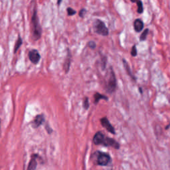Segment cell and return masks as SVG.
<instances>
[{
    "instance_id": "cell-18",
    "label": "cell",
    "mask_w": 170,
    "mask_h": 170,
    "mask_svg": "<svg viewBox=\"0 0 170 170\" xmlns=\"http://www.w3.org/2000/svg\"><path fill=\"white\" fill-rule=\"evenodd\" d=\"M66 11H67V14L69 16H71L77 13V11L75 9H72L71 8H67Z\"/></svg>"
},
{
    "instance_id": "cell-22",
    "label": "cell",
    "mask_w": 170,
    "mask_h": 170,
    "mask_svg": "<svg viewBox=\"0 0 170 170\" xmlns=\"http://www.w3.org/2000/svg\"><path fill=\"white\" fill-rule=\"evenodd\" d=\"M61 3V1H60V2H58V3H58V5H59V4Z\"/></svg>"
},
{
    "instance_id": "cell-17",
    "label": "cell",
    "mask_w": 170,
    "mask_h": 170,
    "mask_svg": "<svg viewBox=\"0 0 170 170\" xmlns=\"http://www.w3.org/2000/svg\"><path fill=\"white\" fill-rule=\"evenodd\" d=\"M83 108L85 109V110H88V108L90 106V104H89V102H88V97H85L84 98V100H83Z\"/></svg>"
},
{
    "instance_id": "cell-11",
    "label": "cell",
    "mask_w": 170,
    "mask_h": 170,
    "mask_svg": "<svg viewBox=\"0 0 170 170\" xmlns=\"http://www.w3.org/2000/svg\"><path fill=\"white\" fill-rule=\"evenodd\" d=\"M71 53H69L67 55V57L64 63V70L65 71V73H67L69 71L70 66H71Z\"/></svg>"
},
{
    "instance_id": "cell-14",
    "label": "cell",
    "mask_w": 170,
    "mask_h": 170,
    "mask_svg": "<svg viewBox=\"0 0 170 170\" xmlns=\"http://www.w3.org/2000/svg\"><path fill=\"white\" fill-rule=\"evenodd\" d=\"M22 43H23L22 39H21V37L20 36H19L18 40H17L16 43L15 45V47H14V53H17V51H18V49L21 47V45H22Z\"/></svg>"
},
{
    "instance_id": "cell-21",
    "label": "cell",
    "mask_w": 170,
    "mask_h": 170,
    "mask_svg": "<svg viewBox=\"0 0 170 170\" xmlns=\"http://www.w3.org/2000/svg\"><path fill=\"white\" fill-rule=\"evenodd\" d=\"M88 47L90 48H91L93 49H95L96 47V43L94 41H90V42H88Z\"/></svg>"
},
{
    "instance_id": "cell-10",
    "label": "cell",
    "mask_w": 170,
    "mask_h": 170,
    "mask_svg": "<svg viewBox=\"0 0 170 170\" xmlns=\"http://www.w3.org/2000/svg\"><path fill=\"white\" fill-rule=\"evenodd\" d=\"M144 26V22L142 21V20L140 19H136L134 21V30L138 33L141 32V31L143 30Z\"/></svg>"
},
{
    "instance_id": "cell-8",
    "label": "cell",
    "mask_w": 170,
    "mask_h": 170,
    "mask_svg": "<svg viewBox=\"0 0 170 170\" xmlns=\"http://www.w3.org/2000/svg\"><path fill=\"white\" fill-rule=\"evenodd\" d=\"M45 121V117L43 114H39L37 115L34 119V120L32 122V126L34 128H37L39 126H40L41 124Z\"/></svg>"
},
{
    "instance_id": "cell-9",
    "label": "cell",
    "mask_w": 170,
    "mask_h": 170,
    "mask_svg": "<svg viewBox=\"0 0 170 170\" xmlns=\"http://www.w3.org/2000/svg\"><path fill=\"white\" fill-rule=\"evenodd\" d=\"M37 158L38 155L37 154H33V156H31V158L29 163V165H28L27 170H36L37 166Z\"/></svg>"
},
{
    "instance_id": "cell-13",
    "label": "cell",
    "mask_w": 170,
    "mask_h": 170,
    "mask_svg": "<svg viewBox=\"0 0 170 170\" xmlns=\"http://www.w3.org/2000/svg\"><path fill=\"white\" fill-rule=\"evenodd\" d=\"M122 61H123V63H124V68H125V69H126V72H128V75H130V77H131L132 78H133L134 81H135V79H136V78H135V77L133 75V74H132V72L131 70H130V66H129L128 63L126 61V60H124V59H123Z\"/></svg>"
},
{
    "instance_id": "cell-19",
    "label": "cell",
    "mask_w": 170,
    "mask_h": 170,
    "mask_svg": "<svg viewBox=\"0 0 170 170\" xmlns=\"http://www.w3.org/2000/svg\"><path fill=\"white\" fill-rule=\"evenodd\" d=\"M137 54H138L137 49H136V47H135V45H134L132 48V50H131V55L132 56H135L137 55Z\"/></svg>"
},
{
    "instance_id": "cell-16",
    "label": "cell",
    "mask_w": 170,
    "mask_h": 170,
    "mask_svg": "<svg viewBox=\"0 0 170 170\" xmlns=\"http://www.w3.org/2000/svg\"><path fill=\"white\" fill-rule=\"evenodd\" d=\"M148 33H149V29H146L144 31V32H142V33L141 34V35L140 37V40L143 41H145L146 39V37L147 36H148Z\"/></svg>"
},
{
    "instance_id": "cell-7",
    "label": "cell",
    "mask_w": 170,
    "mask_h": 170,
    "mask_svg": "<svg viewBox=\"0 0 170 170\" xmlns=\"http://www.w3.org/2000/svg\"><path fill=\"white\" fill-rule=\"evenodd\" d=\"M28 56H29V59L31 63L35 65L37 64L41 59V55L36 49H32L30 50Z\"/></svg>"
},
{
    "instance_id": "cell-12",
    "label": "cell",
    "mask_w": 170,
    "mask_h": 170,
    "mask_svg": "<svg viewBox=\"0 0 170 170\" xmlns=\"http://www.w3.org/2000/svg\"><path fill=\"white\" fill-rule=\"evenodd\" d=\"M94 104H97L100 99H104L105 100H109V98H108L104 94H101L98 93H96L94 94Z\"/></svg>"
},
{
    "instance_id": "cell-6",
    "label": "cell",
    "mask_w": 170,
    "mask_h": 170,
    "mask_svg": "<svg viewBox=\"0 0 170 170\" xmlns=\"http://www.w3.org/2000/svg\"><path fill=\"white\" fill-rule=\"evenodd\" d=\"M100 123L102 124V126H103L107 130V131H109V132H110L112 134H116L115 129H114V126L112 125L110 122H109V119H108L106 117L101 118Z\"/></svg>"
},
{
    "instance_id": "cell-2",
    "label": "cell",
    "mask_w": 170,
    "mask_h": 170,
    "mask_svg": "<svg viewBox=\"0 0 170 170\" xmlns=\"http://www.w3.org/2000/svg\"><path fill=\"white\" fill-rule=\"evenodd\" d=\"M92 159L96 165L100 166H106L112 162V158L109 154L100 151H96L94 153Z\"/></svg>"
},
{
    "instance_id": "cell-3",
    "label": "cell",
    "mask_w": 170,
    "mask_h": 170,
    "mask_svg": "<svg viewBox=\"0 0 170 170\" xmlns=\"http://www.w3.org/2000/svg\"><path fill=\"white\" fill-rule=\"evenodd\" d=\"M31 23H32L33 38L34 40H38V39H40V37H41L42 29L41 27L40 24H39V20L36 9L33 11L31 18Z\"/></svg>"
},
{
    "instance_id": "cell-20",
    "label": "cell",
    "mask_w": 170,
    "mask_h": 170,
    "mask_svg": "<svg viewBox=\"0 0 170 170\" xmlns=\"http://www.w3.org/2000/svg\"><path fill=\"white\" fill-rule=\"evenodd\" d=\"M86 13H87V10L85 9H81L80 11H79V16H80L81 18H83Z\"/></svg>"
},
{
    "instance_id": "cell-5",
    "label": "cell",
    "mask_w": 170,
    "mask_h": 170,
    "mask_svg": "<svg viewBox=\"0 0 170 170\" xmlns=\"http://www.w3.org/2000/svg\"><path fill=\"white\" fill-rule=\"evenodd\" d=\"M93 28L94 31L100 35L106 37L109 35V29L106 26L104 23L100 19H96L94 21Z\"/></svg>"
},
{
    "instance_id": "cell-15",
    "label": "cell",
    "mask_w": 170,
    "mask_h": 170,
    "mask_svg": "<svg viewBox=\"0 0 170 170\" xmlns=\"http://www.w3.org/2000/svg\"><path fill=\"white\" fill-rule=\"evenodd\" d=\"M134 3H135L138 5V13L141 14L144 12V6H143V3L141 1H135V2H132Z\"/></svg>"
},
{
    "instance_id": "cell-1",
    "label": "cell",
    "mask_w": 170,
    "mask_h": 170,
    "mask_svg": "<svg viewBox=\"0 0 170 170\" xmlns=\"http://www.w3.org/2000/svg\"><path fill=\"white\" fill-rule=\"evenodd\" d=\"M93 142L95 145H102L106 147H112L116 150L120 148V144L114 139L105 136L102 132H96L93 137Z\"/></svg>"
},
{
    "instance_id": "cell-4",
    "label": "cell",
    "mask_w": 170,
    "mask_h": 170,
    "mask_svg": "<svg viewBox=\"0 0 170 170\" xmlns=\"http://www.w3.org/2000/svg\"><path fill=\"white\" fill-rule=\"evenodd\" d=\"M116 88V78L112 67H110L109 75L107 77V81L106 82V91L111 94L115 91Z\"/></svg>"
}]
</instances>
